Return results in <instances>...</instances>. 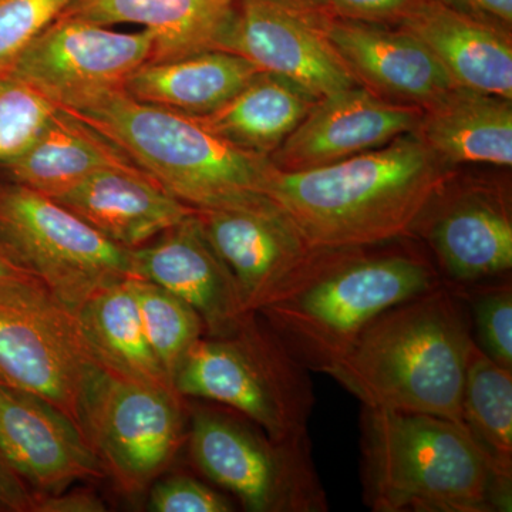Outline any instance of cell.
<instances>
[{
  "label": "cell",
  "instance_id": "cell-1",
  "mask_svg": "<svg viewBox=\"0 0 512 512\" xmlns=\"http://www.w3.org/2000/svg\"><path fill=\"white\" fill-rule=\"evenodd\" d=\"M456 175L413 133L312 170L276 171L268 198L315 248H362L414 238Z\"/></svg>",
  "mask_w": 512,
  "mask_h": 512
},
{
  "label": "cell",
  "instance_id": "cell-2",
  "mask_svg": "<svg viewBox=\"0 0 512 512\" xmlns=\"http://www.w3.org/2000/svg\"><path fill=\"white\" fill-rule=\"evenodd\" d=\"M474 343L466 296L443 281L373 320L329 376L363 407L463 424L461 402Z\"/></svg>",
  "mask_w": 512,
  "mask_h": 512
},
{
  "label": "cell",
  "instance_id": "cell-3",
  "mask_svg": "<svg viewBox=\"0 0 512 512\" xmlns=\"http://www.w3.org/2000/svg\"><path fill=\"white\" fill-rule=\"evenodd\" d=\"M362 477L375 512H510L512 480L464 424L363 407Z\"/></svg>",
  "mask_w": 512,
  "mask_h": 512
},
{
  "label": "cell",
  "instance_id": "cell-4",
  "mask_svg": "<svg viewBox=\"0 0 512 512\" xmlns=\"http://www.w3.org/2000/svg\"><path fill=\"white\" fill-rule=\"evenodd\" d=\"M131 160L197 211L272 204L271 158L249 153L202 126L197 117L141 103L123 89L103 90L66 104Z\"/></svg>",
  "mask_w": 512,
  "mask_h": 512
},
{
  "label": "cell",
  "instance_id": "cell-5",
  "mask_svg": "<svg viewBox=\"0 0 512 512\" xmlns=\"http://www.w3.org/2000/svg\"><path fill=\"white\" fill-rule=\"evenodd\" d=\"M441 282L414 238L338 248L308 284L258 315L309 372L329 375L373 320Z\"/></svg>",
  "mask_w": 512,
  "mask_h": 512
},
{
  "label": "cell",
  "instance_id": "cell-6",
  "mask_svg": "<svg viewBox=\"0 0 512 512\" xmlns=\"http://www.w3.org/2000/svg\"><path fill=\"white\" fill-rule=\"evenodd\" d=\"M174 389L242 414L271 439L308 437L315 406L309 370L258 313L235 335L202 336L178 367Z\"/></svg>",
  "mask_w": 512,
  "mask_h": 512
},
{
  "label": "cell",
  "instance_id": "cell-7",
  "mask_svg": "<svg viewBox=\"0 0 512 512\" xmlns=\"http://www.w3.org/2000/svg\"><path fill=\"white\" fill-rule=\"evenodd\" d=\"M234 413L192 410L187 439L198 470L248 511H328L309 437L274 440L254 421Z\"/></svg>",
  "mask_w": 512,
  "mask_h": 512
},
{
  "label": "cell",
  "instance_id": "cell-8",
  "mask_svg": "<svg viewBox=\"0 0 512 512\" xmlns=\"http://www.w3.org/2000/svg\"><path fill=\"white\" fill-rule=\"evenodd\" d=\"M0 238L67 311L130 278V249L113 244L42 192L0 177Z\"/></svg>",
  "mask_w": 512,
  "mask_h": 512
},
{
  "label": "cell",
  "instance_id": "cell-9",
  "mask_svg": "<svg viewBox=\"0 0 512 512\" xmlns=\"http://www.w3.org/2000/svg\"><path fill=\"white\" fill-rule=\"evenodd\" d=\"M84 434L106 473L138 493L170 466L188 431L174 389L106 372L87 400Z\"/></svg>",
  "mask_w": 512,
  "mask_h": 512
},
{
  "label": "cell",
  "instance_id": "cell-10",
  "mask_svg": "<svg viewBox=\"0 0 512 512\" xmlns=\"http://www.w3.org/2000/svg\"><path fill=\"white\" fill-rule=\"evenodd\" d=\"M197 214L212 247L231 272L248 315L308 284L338 249L312 247L274 202Z\"/></svg>",
  "mask_w": 512,
  "mask_h": 512
},
{
  "label": "cell",
  "instance_id": "cell-11",
  "mask_svg": "<svg viewBox=\"0 0 512 512\" xmlns=\"http://www.w3.org/2000/svg\"><path fill=\"white\" fill-rule=\"evenodd\" d=\"M316 0H238L217 50L278 74L320 100L359 86L323 32Z\"/></svg>",
  "mask_w": 512,
  "mask_h": 512
},
{
  "label": "cell",
  "instance_id": "cell-12",
  "mask_svg": "<svg viewBox=\"0 0 512 512\" xmlns=\"http://www.w3.org/2000/svg\"><path fill=\"white\" fill-rule=\"evenodd\" d=\"M447 284L466 288L510 274V187L454 175L434 198L414 232Z\"/></svg>",
  "mask_w": 512,
  "mask_h": 512
},
{
  "label": "cell",
  "instance_id": "cell-13",
  "mask_svg": "<svg viewBox=\"0 0 512 512\" xmlns=\"http://www.w3.org/2000/svg\"><path fill=\"white\" fill-rule=\"evenodd\" d=\"M106 372L72 312L0 305V383L55 404L84 433L87 400Z\"/></svg>",
  "mask_w": 512,
  "mask_h": 512
},
{
  "label": "cell",
  "instance_id": "cell-14",
  "mask_svg": "<svg viewBox=\"0 0 512 512\" xmlns=\"http://www.w3.org/2000/svg\"><path fill=\"white\" fill-rule=\"evenodd\" d=\"M153 45L147 29L119 33L62 15L23 50L9 73L56 106H66L124 87L138 67L150 62Z\"/></svg>",
  "mask_w": 512,
  "mask_h": 512
},
{
  "label": "cell",
  "instance_id": "cell-15",
  "mask_svg": "<svg viewBox=\"0 0 512 512\" xmlns=\"http://www.w3.org/2000/svg\"><path fill=\"white\" fill-rule=\"evenodd\" d=\"M0 457L36 495L106 476L92 444L67 414L36 394L0 383Z\"/></svg>",
  "mask_w": 512,
  "mask_h": 512
},
{
  "label": "cell",
  "instance_id": "cell-16",
  "mask_svg": "<svg viewBox=\"0 0 512 512\" xmlns=\"http://www.w3.org/2000/svg\"><path fill=\"white\" fill-rule=\"evenodd\" d=\"M421 109L383 99L363 86L316 101L271 161L282 173L312 170L386 146L414 133Z\"/></svg>",
  "mask_w": 512,
  "mask_h": 512
},
{
  "label": "cell",
  "instance_id": "cell-17",
  "mask_svg": "<svg viewBox=\"0 0 512 512\" xmlns=\"http://www.w3.org/2000/svg\"><path fill=\"white\" fill-rule=\"evenodd\" d=\"M131 276L183 299L210 338L235 335L249 318L237 284L205 235L197 210L143 247L130 249Z\"/></svg>",
  "mask_w": 512,
  "mask_h": 512
},
{
  "label": "cell",
  "instance_id": "cell-18",
  "mask_svg": "<svg viewBox=\"0 0 512 512\" xmlns=\"http://www.w3.org/2000/svg\"><path fill=\"white\" fill-rule=\"evenodd\" d=\"M323 32L357 84L383 99L426 109L456 86L433 53L397 26L326 10Z\"/></svg>",
  "mask_w": 512,
  "mask_h": 512
},
{
  "label": "cell",
  "instance_id": "cell-19",
  "mask_svg": "<svg viewBox=\"0 0 512 512\" xmlns=\"http://www.w3.org/2000/svg\"><path fill=\"white\" fill-rule=\"evenodd\" d=\"M53 200L126 249L143 247L195 212L141 168H106Z\"/></svg>",
  "mask_w": 512,
  "mask_h": 512
},
{
  "label": "cell",
  "instance_id": "cell-20",
  "mask_svg": "<svg viewBox=\"0 0 512 512\" xmlns=\"http://www.w3.org/2000/svg\"><path fill=\"white\" fill-rule=\"evenodd\" d=\"M397 28L417 37L456 86L512 100V33L421 0Z\"/></svg>",
  "mask_w": 512,
  "mask_h": 512
},
{
  "label": "cell",
  "instance_id": "cell-21",
  "mask_svg": "<svg viewBox=\"0 0 512 512\" xmlns=\"http://www.w3.org/2000/svg\"><path fill=\"white\" fill-rule=\"evenodd\" d=\"M238 0H74L64 16L100 26L137 23L153 35L150 62L217 50Z\"/></svg>",
  "mask_w": 512,
  "mask_h": 512
},
{
  "label": "cell",
  "instance_id": "cell-22",
  "mask_svg": "<svg viewBox=\"0 0 512 512\" xmlns=\"http://www.w3.org/2000/svg\"><path fill=\"white\" fill-rule=\"evenodd\" d=\"M414 136L444 164L512 165V100L454 86L426 109Z\"/></svg>",
  "mask_w": 512,
  "mask_h": 512
},
{
  "label": "cell",
  "instance_id": "cell-23",
  "mask_svg": "<svg viewBox=\"0 0 512 512\" xmlns=\"http://www.w3.org/2000/svg\"><path fill=\"white\" fill-rule=\"evenodd\" d=\"M106 168H140L86 121L56 107L32 144L0 165V177L53 198Z\"/></svg>",
  "mask_w": 512,
  "mask_h": 512
},
{
  "label": "cell",
  "instance_id": "cell-24",
  "mask_svg": "<svg viewBox=\"0 0 512 512\" xmlns=\"http://www.w3.org/2000/svg\"><path fill=\"white\" fill-rule=\"evenodd\" d=\"M259 72L244 57L208 50L184 59L143 64L123 89L141 103L205 116L227 103Z\"/></svg>",
  "mask_w": 512,
  "mask_h": 512
},
{
  "label": "cell",
  "instance_id": "cell-25",
  "mask_svg": "<svg viewBox=\"0 0 512 512\" xmlns=\"http://www.w3.org/2000/svg\"><path fill=\"white\" fill-rule=\"evenodd\" d=\"M316 101L285 77L259 72L217 110L194 117L228 143L271 157Z\"/></svg>",
  "mask_w": 512,
  "mask_h": 512
},
{
  "label": "cell",
  "instance_id": "cell-26",
  "mask_svg": "<svg viewBox=\"0 0 512 512\" xmlns=\"http://www.w3.org/2000/svg\"><path fill=\"white\" fill-rule=\"evenodd\" d=\"M74 316L104 369L136 382L174 389L148 343L133 276L101 289Z\"/></svg>",
  "mask_w": 512,
  "mask_h": 512
},
{
  "label": "cell",
  "instance_id": "cell-27",
  "mask_svg": "<svg viewBox=\"0 0 512 512\" xmlns=\"http://www.w3.org/2000/svg\"><path fill=\"white\" fill-rule=\"evenodd\" d=\"M461 416L495 470L512 480V370L495 363L476 343L468 356Z\"/></svg>",
  "mask_w": 512,
  "mask_h": 512
},
{
  "label": "cell",
  "instance_id": "cell-28",
  "mask_svg": "<svg viewBox=\"0 0 512 512\" xmlns=\"http://www.w3.org/2000/svg\"><path fill=\"white\" fill-rule=\"evenodd\" d=\"M148 343L165 376L174 377L192 346L207 335L201 316L183 299L146 279L133 278Z\"/></svg>",
  "mask_w": 512,
  "mask_h": 512
},
{
  "label": "cell",
  "instance_id": "cell-29",
  "mask_svg": "<svg viewBox=\"0 0 512 512\" xmlns=\"http://www.w3.org/2000/svg\"><path fill=\"white\" fill-rule=\"evenodd\" d=\"M466 296L474 342L498 365L512 370V286L504 275L460 288Z\"/></svg>",
  "mask_w": 512,
  "mask_h": 512
},
{
  "label": "cell",
  "instance_id": "cell-30",
  "mask_svg": "<svg viewBox=\"0 0 512 512\" xmlns=\"http://www.w3.org/2000/svg\"><path fill=\"white\" fill-rule=\"evenodd\" d=\"M56 104L9 72H0V165L35 140Z\"/></svg>",
  "mask_w": 512,
  "mask_h": 512
},
{
  "label": "cell",
  "instance_id": "cell-31",
  "mask_svg": "<svg viewBox=\"0 0 512 512\" xmlns=\"http://www.w3.org/2000/svg\"><path fill=\"white\" fill-rule=\"evenodd\" d=\"M74 0H0V72H9L40 33Z\"/></svg>",
  "mask_w": 512,
  "mask_h": 512
},
{
  "label": "cell",
  "instance_id": "cell-32",
  "mask_svg": "<svg viewBox=\"0 0 512 512\" xmlns=\"http://www.w3.org/2000/svg\"><path fill=\"white\" fill-rule=\"evenodd\" d=\"M0 305L26 311L66 309L0 238ZM70 312V311H69Z\"/></svg>",
  "mask_w": 512,
  "mask_h": 512
},
{
  "label": "cell",
  "instance_id": "cell-33",
  "mask_svg": "<svg viewBox=\"0 0 512 512\" xmlns=\"http://www.w3.org/2000/svg\"><path fill=\"white\" fill-rule=\"evenodd\" d=\"M154 512H229L234 505L227 497L195 478L173 476L154 485L150 504Z\"/></svg>",
  "mask_w": 512,
  "mask_h": 512
},
{
  "label": "cell",
  "instance_id": "cell-34",
  "mask_svg": "<svg viewBox=\"0 0 512 512\" xmlns=\"http://www.w3.org/2000/svg\"><path fill=\"white\" fill-rule=\"evenodd\" d=\"M328 12L342 18L399 26L421 0H316Z\"/></svg>",
  "mask_w": 512,
  "mask_h": 512
},
{
  "label": "cell",
  "instance_id": "cell-35",
  "mask_svg": "<svg viewBox=\"0 0 512 512\" xmlns=\"http://www.w3.org/2000/svg\"><path fill=\"white\" fill-rule=\"evenodd\" d=\"M458 13L512 33V0H437Z\"/></svg>",
  "mask_w": 512,
  "mask_h": 512
},
{
  "label": "cell",
  "instance_id": "cell-36",
  "mask_svg": "<svg viewBox=\"0 0 512 512\" xmlns=\"http://www.w3.org/2000/svg\"><path fill=\"white\" fill-rule=\"evenodd\" d=\"M106 504L90 490L37 495L33 512H104Z\"/></svg>",
  "mask_w": 512,
  "mask_h": 512
},
{
  "label": "cell",
  "instance_id": "cell-37",
  "mask_svg": "<svg viewBox=\"0 0 512 512\" xmlns=\"http://www.w3.org/2000/svg\"><path fill=\"white\" fill-rule=\"evenodd\" d=\"M36 497L0 457V511L33 512Z\"/></svg>",
  "mask_w": 512,
  "mask_h": 512
}]
</instances>
